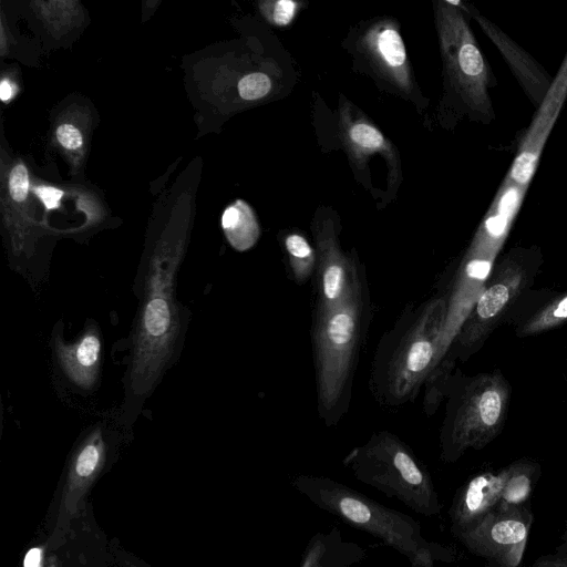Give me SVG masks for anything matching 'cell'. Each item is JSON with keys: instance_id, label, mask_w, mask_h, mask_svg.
Returning a JSON list of instances; mask_svg holds the SVG:
<instances>
[{"instance_id": "6da1fadb", "label": "cell", "mask_w": 567, "mask_h": 567, "mask_svg": "<svg viewBox=\"0 0 567 567\" xmlns=\"http://www.w3.org/2000/svg\"><path fill=\"white\" fill-rule=\"evenodd\" d=\"M373 317L364 265L352 251V270L343 298L330 308L313 307L311 344L317 411L326 426L348 413L360 351Z\"/></svg>"}, {"instance_id": "7a4b0ae2", "label": "cell", "mask_w": 567, "mask_h": 567, "mask_svg": "<svg viewBox=\"0 0 567 567\" xmlns=\"http://www.w3.org/2000/svg\"><path fill=\"white\" fill-rule=\"evenodd\" d=\"M446 313V298L408 305L375 348L369 390L384 406L414 402L430 375Z\"/></svg>"}, {"instance_id": "3957f363", "label": "cell", "mask_w": 567, "mask_h": 567, "mask_svg": "<svg viewBox=\"0 0 567 567\" xmlns=\"http://www.w3.org/2000/svg\"><path fill=\"white\" fill-rule=\"evenodd\" d=\"M291 486L317 507L365 532L404 556L411 567L452 563L455 550L426 539L417 520L332 478L297 475Z\"/></svg>"}, {"instance_id": "277c9868", "label": "cell", "mask_w": 567, "mask_h": 567, "mask_svg": "<svg viewBox=\"0 0 567 567\" xmlns=\"http://www.w3.org/2000/svg\"><path fill=\"white\" fill-rule=\"evenodd\" d=\"M534 258L535 251L532 249H512L494 266L484 290L464 321L446 359L424 383L423 410L426 414H434L444 399L455 360H466L482 346L508 307L527 286Z\"/></svg>"}, {"instance_id": "5b68a950", "label": "cell", "mask_w": 567, "mask_h": 567, "mask_svg": "<svg viewBox=\"0 0 567 567\" xmlns=\"http://www.w3.org/2000/svg\"><path fill=\"white\" fill-rule=\"evenodd\" d=\"M343 464L354 477L424 516L441 513L431 474L413 450L388 430L374 432Z\"/></svg>"}, {"instance_id": "8992f818", "label": "cell", "mask_w": 567, "mask_h": 567, "mask_svg": "<svg viewBox=\"0 0 567 567\" xmlns=\"http://www.w3.org/2000/svg\"><path fill=\"white\" fill-rule=\"evenodd\" d=\"M445 417L440 433L441 460L457 461L467 450H480L499 432L506 417L509 388L496 374H481L462 383L447 382Z\"/></svg>"}, {"instance_id": "52a82bcc", "label": "cell", "mask_w": 567, "mask_h": 567, "mask_svg": "<svg viewBox=\"0 0 567 567\" xmlns=\"http://www.w3.org/2000/svg\"><path fill=\"white\" fill-rule=\"evenodd\" d=\"M435 17L446 81L461 113L492 123L495 112L489 90L496 81L463 10L453 1H437Z\"/></svg>"}, {"instance_id": "ba28073f", "label": "cell", "mask_w": 567, "mask_h": 567, "mask_svg": "<svg viewBox=\"0 0 567 567\" xmlns=\"http://www.w3.org/2000/svg\"><path fill=\"white\" fill-rule=\"evenodd\" d=\"M173 277L169 269L164 271L159 266L147 280L132 364V386L142 393L157 379L178 333Z\"/></svg>"}, {"instance_id": "9c48e42d", "label": "cell", "mask_w": 567, "mask_h": 567, "mask_svg": "<svg viewBox=\"0 0 567 567\" xmlns=\"http://www.w3.org/2000/svg\"><path fill=\"white\" fill-rule=\"evenodd\" d=\"M533 514L528 505L496 508L455 537L473 554L498 567H518L525 551Z\"/></svg>"}, {"instance_id": "30bf717a", "label": "cell", "mask_w": 567, "mask_h": 567, "mask_svg": "<svg viewBox=\"0 0 567 567\" xmlns=\"http://www.w3.org/2000/svg\"><path fill=\"white\" fill-rule=\"evenodd\" d=\"M567 100V52L540 105L526 128L506 177L528 187L543 150Z\"/></svg>"}, {"instance_id": "8fae6325", "label": "cell", "mask_w": 567, "mask_h": 567, "mask_svg": "<svg viewBox=\"0 0 567 567\" xmlns=\"http://www.w3.org/2000/svg\"><path fill=\"white\" fill-rule=\"evenodd\" d=\"M316 251V302L330 308L339 302L351 279L352 252L344 254L331 218H321L312 225Z\"/></svg>"}, {"instance_id": "7c38bea8", "label": "cell", "mask_w": 567, "mask_h": 567, "mask_svg": "<svg viewBox=\"0 0 567 567\" xmlns=\"http://www.w3.org/2000/svg\"><path fill=\"white\" fill-rule=\"evenodd\" d=\"M453 3L471 14L478 23L483 32L505 59L511 72L529 102L537 109L550 86L553 76L533 55L519 47L494 22L481 14L472 4L460 1H453Z\"/></svg>"}, {"instance_id": "4fadbf2b", "label": "cell", "mask_w": 567, "mask_h": 567, "mask_svg": "<svg viewBox=\"0 0 567 567\" xmlns=\"http://www.w3.org/2000/svg\"><path fill=\"white\" fill-rule=\"evenodd\" d=\"M360 48L381 76L403 93L412 92L411 66L394 21L382 19L371 24L361 37Z\"/></svg>"}, {"instance_id": "5bb4252c", "label": "cell", "mask_w": 567, "mask_h": 567, "mask_svg": "<svg viewBox=\"0 0 567 567\" xmlns=\"http://www.w3.org/2000/svg\"><path fill=\"white\" fill-rule=\"evenodd\" d=\"M340 121L343 144L357 166L363 168L371 156L381 155L388 162L390 183H399L401 169L398 153L381 131L347 102L340 106Z\"/></svg>"}, {"instance_id": "9a60e30c", "label": "cell", "mask_w": 567, "mask_h": 567, "mask_svg": "<svg viewBox=\"0 0 567 567\" xmlns=\"http://www.w3.org/2000/svg\"><path fill=\"white\" fill-rule=\"evenodd\" d=\"M505 468L483 472L470 478L455 494L451 509V530L455 536L476 525L498 506Z\"/></svg>"}, {"instance_id": "2e32d148", "label": "cell", "mask_w": 567, "mask_h": 567, "mask_svg": "<svg viewBox=\"0 0 567 567\" xmlns=\"http://www.w3.org/2000/svg\"><path fill=\"white\" fill-rule=\"evenodd\" d=\"M365 548L346 540L338 527L316 533L308 542L299 567H352L367 557Z\"/></svg>"}, {"instance_id": "e0dca14e", "label": "cell", "mask_w": 567, "mask_h": 567, "mask_svg": "<svg viewBox=\"0 0 567 567\" xmlns=\"http://www.w3.org/2000/svg\"><path fill=\"white\" fill-rule=\"evenodd\" d=\"M55 351L62 369L76 385L90 389L94 385L101 353L99 333L89 329L73 344H65L60 339L55 340Z\"/></svg>"}, {"instance_id": "ac0fdd59", "label": "cell", "mask_w": 567, "mask_h": 567, "mask_svg": "<svg viewBox=\"0 0 567 567\" xmlns=\"http://www.w3.org/2000/svg\"><path fill=\"white\" fill-rule=\"evenodd\" d=\"M539 476L537 464L526 461L513 463L505 467L498 509L528 505L535 483Z\"/></svg>"}, {"instance_id": "d6986e66", "label": "cell", "mask_w": 567, "mask_h": 567, "mask_svg": "<svg viewBox=\"0 0 567 567\" xmlns=\"http://www.w3.org/2000/svg\"><path fill=\"white\" fill-rule=\"evenodd\" d=\"M221 226L231 246L239 251L252 247L260 234L254 212L244 202L225 209Z\"/></svg>"}, {"instance_id": "ffe728a7", "label": "cell", "mask_w": 567, "mask_h": 567, "mask_svg": "<svg viewBox=\"0 0 567 567\" xmlns=\"http://www.w3.org/2000/svg\"><path fill=\"white\" fill-rule=\"evenodd\" d=\"M282 244L290 278L298 285L309 281L316 271L315 248L299 231L288 233Z\"/></svg>"}, {"instance_id": "44dd1931", "label": "cell", "mask_w": 567, "mask_h": 567, "mask_svg": "<svg viewBox=\"0 0 567 567\" xmlns=\"http://www.w3.org/2000/svg\"><path fill=\"white\" fill-rule=\"evenodd\" d=\"M567 321V292L551 300L530 317L519 330V336L545 332Z\"/></svg>"}, {"instance_id": "7402d4cb", "label": "cell", "mask_w": 567, "mask_h": 567, "mask_svg": "<svg viewBox=\"0 0 567 567\" xmlns=\"http://www.w3.org/2000/svg\"><path fill=\"white\" fill-rule=\"evenodd\" d=\"M300 3L291 0H270L262 1L259 4L262 16L275 27L289 25L298 10Z\"/></svg>"}, {"instance_id": "603a6c76", "label": "cell", "mask_w": 567, "mask_h": 567, "mask_svg": "<svg viewBox=\"0 0 567 567\" xmlns=\"http://www.w3.org/2000/svg\"><path fill=\"white\" fill-rule=\"evenodd\" d=\"M272 87L270 78L261 72L245 75L238 83L239 95L252 101L266 96Z\"/></svg>"}, {"instance_id": "cb8c5ba5", "label": "cell", "mask_w": 567, "mask_h": 567, "mask_svg": "<svg viewBox=\"0 0 567 567\" xmlns=\"http://www.w3.org/2000/svg\"><path fill=\"white\" fill-rule=\"evenodd\" d=\"M101 434L96 431L92 440L82 449L76 462L75 472L81 477H89L97 467L101 458Z\"/></svg>"}, {"instance_id": "d4e9b609", "label": "cell", "mask_w": 567, "mask_h": 567, "mask_svg": "<svg viewBox=\"0 0 567 567\" xmlns=\"http://www.w3.org/2000/svg\"><path fill=\"white\" fill-rule=\"evenodd\" d=\"M9 189L13 200L23 202L27 198L29 190V176L27 167L23 164H18L11 171Z\"/></svg>"}, {"instance_id": "484cf974", "label": "cell", "mask_w": 567, "mask_h": 567, "mask_svg": "<svg viewBox=\"0 0 567 567\" xmlns=\"http://www.w3.org/2000/svg\"><path fill=\"white\" fill-rule=\"evenodd\" d=\"M56 138L68 150H75L82 145L80 131L71 124L60 125L56 130Z\"/></svg>"}, {"instance_id": "4316f807", "label": "cell", "mask_w": 567, "mask_h": 567, "mask_svg": "<svg viewBox=\"0 0 567 567\" xmlns=\"http://www.w3.org/2000/svg\"><path fill=\"white\" fill-rule=\"evenodd\" d=\"M488 567L498 566L489 564ZM523 567H567V549L560 547L556 554L539 557L532 565Z\"/></svg>"}, {"instance_id": "83f0119b", "label": "cell", "mask_w": 567, "mask_h": 567, "mask_svg": "<svg viewBox=\"0 0 567 567\" xmlns=\"http://www.w3.org/2000/svg\"><path fill=\"white\" fill-rule=\"evenodd\" d=\"M34 192L48 209L59 207L60 199L63 196V192L61 189L52 186H39L34 188Z\"/></svg>"}, {"instance_id": "f1b7e54d", "label": "cell", "mask_w": 567, "mask_h": 567, "mask_svg": "<svg viewBox=\"0 0 567 567\" xmlns=\"http://www.w3.org/2000/svg\"><path fill=\"white\" fill-rule=\"evenodd\" d=\"M41 550L39 548H31L24 557V567H40Z\"/></svg>"}, {"instance_id": "f546056e", "label": "cell", "mask_w": 567, "mask_h": 567, "mask_svg": "<svg viewBox=\"0 0 567 567\" xmlns=\"http://www.w3.org/2000/svg\"><path fill=\"white\" fill-rule=\"evenodd\" d=\"M13 90L9 81L3 80L0 84V97L3 102L9 101L12 96Z\"/></svg>"}]
</instances>
